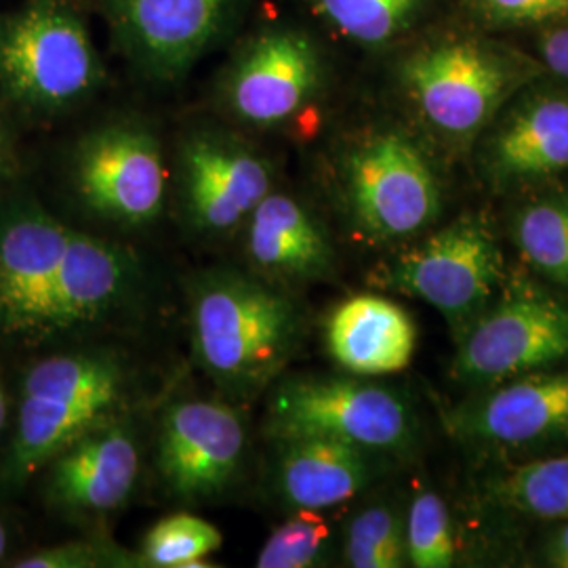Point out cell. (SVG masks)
Here are the masks:
<instances>
[{"mask_svg":"<svg viewBox=\"0 0 568 568\" xmlns=\"http://www.w3.org/2000/svg\"><path fill=\"white\" fill-rule=\"evenodd\" d=\"M234 0H112L124 51L145 74L173 81L220 37Z\"/></svg>","mask_w":568,"mask_h":568,"instance_id":"16","label":"cell"},{"mask_svg":"<svg viewBox=\"0 0 568 568\" xmlns=\"http://www.w3.org/2000/svg\"><path fill=\"white\" fill-rule=\"evenodd\" d=\"M323 61L314 41L293 28L248 42L225 79L224 100L239 121L274 126L297 114L321 87Z\"/></svg>","mask_w":568,"mask_h":568,"instance_id":"14","label":"cell"},{"mask_svg":"<svg viewBox=\"0 0 568 568\" xmlns=\"http://www.w3.org/2000/svg\"><path fill=\"white\" fill-rule=\"evenodd\" d=\"M344 183L354 222L379 241L424 232L443 209L440 183L424 152L396 131L354 143L345 154Z\"/></svg>","mask_w":568,"mask_h":568,"instance_id":"9","label":"cell"},{"mask_svg":"<svg viewBox=\"0 0 568 568\" xmlns=\"http://www.w3.org/2000/svg\"><path fill=\"white\" fill-rule=\"evenodd\" d=\"M192 345L206 375L234 396L262 392L300 339L295 304L239 272H213L192 291Z\"/></svg>","mask_w":568,"mask_h":568,"instance_id":"2","label":"cell"},{"mask_svg":"<svg viewBox=\"0 0 568 568\" xmlns=\"http://www.w3.org/2000/svg\"><path fill=\"white\" fill-rule=\"evenodd\" d=\"M220 528L192 514L163 518L143 537L142 567L190 568L222 548Z\"/></svg>","mask_w":568,"mask_h":568,"instance_id":"25","label":"cell"},{"mask_svg":"<svg viewBox=\"0 0 568 568\" xmlns=\"http://www.w3.org/2000/svg\"><path fill=\"white\" fill-rule=\"evenodd\" d=\"M487 495L493 504L523 516L568 520V453L495 474Z\"/></svg>","mask_w":568,"mask_h":568,"instance_id":"22","label":"cell"},{"mask_svg":"<svg viewBox=\"0 0 568 568\" xmlns=\"http://www.w3.org/2000/svg\"><path fill=\"white\" fill-rule=\"evenodd\" d=\"M478 164L495 187L532 185L568 171V89L525 84L488 122Z\"/></svg>","mask_w":568,"mask_h":568,"instance_id":"11","label":"cell"},{"mask_svg":"<svg viewBox=\"0 0 568 568\" xmlns=\"http://www.w3.org/2000/svg\"><path fill=\"white\" fill-rule=\"evenodd\" d=\"M457 544L447 504L436 490H419L406 514V560L410 567L455 565Z\"/></svg>","mask_w":568,"mask_h":568,"instance_id":"26","label":"cell"},{"mask_svg":"<svg viewBox=\"0 0 568 568\" xmlns=\"http://www.w3.org/2000/svg\"><path fill=\"white\" fill-rule=\"evenodd\" d=\"M539 63L556 79L568 82V21L549 26L539 39Z\"/></svg>","mask_w":568,"mask_h":568,"instance_id":"30","label":"cell"},{"mask_svg":"<svg viewBox=\"0 0 568 568\" xmlns=\"http://www.w3.org/2000/svg\"><path fill=\"white\" fill-rule=\"evenodd\" d=\"M4 164V138H2V131H0V169Z\"/></svg>","mask_w":568,"mask_h":568,"instance_id":"34","label":"cell"},{"mask_svg":"<svg viewBox=\"0 0 568 568\" xmlns=\"http://www.w3.org/2000/svg\"><path fill=\"white\" fill-rule=\"evenodd\" d=\"M426 4L427 0H314L316 11L342 37L366 47L403 37Z\"/></svg>","mask_w":568,"mask_h":568,"instance_id":"23","label":"cell"},{"mask_svg":"<svg viewBox=\"0 0 568 568\" xmlns=\"http://www.w3.org/2000/svg\"><path fill=\"white\" fill-rule=\"evenodd\" d=\"M18 568H102V567H142L140 556L124 554L110 544L100 541H70L55 548H44L30 556H23Z\"/></svg>","mask_w":568,"mask_h":568,"instance_id":"29","label":"cell"},{"mask_svg":"<svg viewBox=\"0 0 568 568\" xmlns=\"http://www.w3.org/2000/svg\"><path fill=\"white\" fill-rule=\"evenodd\" d=\"M541 63L499 42L448 32L415 47L398 79L417 116L450 145H469Z\"/></svg>","mask_w":568,"mask_h":568,"instance_id":"3","label":"cell"},{"mask_svg":"<svg viewBox=\"0 0 568 568\" xmlns=\"http://www.w3.org/2000/svg\"><path fill=\"white\" fill-rule=\"evenodd\" d=\"M72 182L82 203L122 225L154 222L166 196L163 148L138 122H112L87 133L72 156Z\"/></svg>","mask_w":568,"mask_h":568,"instance_id":"10","label":"cell"},{"mask_svg":"<svg viewBox=\"0 0 568 568\" xmlns=\"http://www.w3.org/2000/svg\"><path fill=\"white\" fill-rule=\"evenodd\" d=\"M326 345L335 363L354 375H392L410 363L417 328L400 305L377 295H358L331 314Z\"/></svg>","mask_w":568,"mask_h":568,"instance_id":"18","label":"cell"},{"mask_svg":"<svg viewBox=\"0 0 568 568\" xmlns=\"http://www.w3.org/2000/svg\"><path fill=\"white\" fill-rule=\"evenodd\" d=\"M246 222V251L260 272L291 281H310L331 272L328 239L295 199L270 192Z\"/></svg>","mask_w":568,"mask_h":568,"instance_id":"20","label":"cell"},{"mask_svg":"<svg viewBox=\"0 0 568 568\" xmlns=\"http://www.w3.org/2000/svg\"><path fill=\"white\" fill-rule=\"evenodd\" d=\"M180 187L190 224L227 232L272 192V171L246 143L217 131L192 133L180 152Z\"/></svg>","mask_w":568,"mask_h":568,"instance_id":"13","label":"cell"},{"mask_svg":"<svg viewBox=\"0 0 568 568\" xmlns=\"http://www.w3.org/2000/svg\"><path fill=\"white\" fill-rule=\"evenodd\" d=\"M246 429L224 403L185 400L161 424L156 466L164 487L183 501H201L230 487L243 466Z\"/></svg>","mask_w":568,"mask_h":568,"instance_id":"12","label":"cell"},{"mask_svg":"<svg viewBox=\"0 0 568 568\" xmlns=\"http://www.w3.org/2000/svg\"><path fill=\"white\" fill-rule=\"evenodd\" d=\"M265 429L274 440L323 436L371 453H400L415 440V419L403 396L356 379L284 382L267 405Z\"/></svg>","mask_w":568,"mask_h":568,"instance_id":"6","label":"cell"},{"mask_svg":"<svg viewBox=\"0 0 568 568\" xmlns=\"http://www.w3.org/2000/svg\"><path fill=\"white\" fill-rule=\"evenodd\" d=\"M511 234L532 270L568 288V190L528 201L516 213Z\"/></svg>","mask_w":568,"mask_h":568,"instance_id":"21","label":"cell"},{"mask_svg":"<svg viewBox=\"0 0 568 568\" xmlns=\"http://www.w3.org/2000/svg\"><path fill=\"white\" fill-rule=\"evenodd\" d=\"M331 535V525L318 509H297L267 537L257 554V567H318L326 560Z\"/></svg>","mask_w":568,"mask_h":568,"instance_id":"27","label":"cell"},{"mask_svg":"<svg viewBox=\"0 0 568 568\" xmlns=\"http://www.w3.org/2000/svg\"><path fill=\"white\" fill-rule=\"evenodd\" d=\"M7 415H9V406H7V398H4V389L0 386V438H2V432L7 426Z\"/></svg>","mask_w":568,"mask_h":568,"instance_id":"32","label":"cell"},{"mask_svg":"<svg viewBox=\"0 0 568 568\" xmlns=\"http://www.w3.org/2000/svg\"><path fill=\"white\" fill-rule=\"evenodd\" d=\"M504 274V253L487 220L462 215L398 255L386 284L434 305L462 331L495 300Z\"/></svg>","mask_w":568,"mask_h":568,"instance_id":"8","label":"cell"},{"mask_svg":"<svg viewBox=\"0 0 568 568\" xmlns=\"http://www.w3.org/2000/svg\"><path fill=\"white\" fill-rule=\"evenodd\" d=\"M102 61L65 0H32L0 16V95L26 114L53 116L84 102Z\"/></svg>","mask_w":568,"mask_h":568,"instance_id":"5","label":"cell"},{"mask_svg":"<svg viewBox=\"0 0 568 568\" xmlns=\"http://www.w3.org/2000/svg\"><path fill=\"white\" fill-rule=\"evenodd\" d=\"M471 16L487 28L560 26L568 21V0H466Z\"/></svg>","mask_w":568,"mask_h":568,"instance_id":"28","label":"cell"},{"mask_svg":"<svg viewBox=\"0 0 568 568\" xmlns=\"http://www.w3.org/2000/svg\"><path fill=\"white\" fill-rule=\"evenodd\" d=\"M448 432L483 447H539L568 438V368L520 375L450 408Z\"/></svg>","mask_w":568,"mask_h":568,"instance_id":"15","label":"cell"},{"mask_svg":"<svg viewBox=\"0 0 568 568\" xmlns=\"http://www.w3.org/2000/svg\"><path fill=\"white\" fill-rule=\"evenodd\" d=\"M138 255L39 204L0 213V333L42 344L108 325L142 295Z\"/></svg>","mask_w":568,"mask_h":568,"instance_id":"1","label":"cell"},{"mask_svg":"<svg viewBox=\"0 0 568 568\" xmlns=\"http://www.w3.org/2000/svg\"><path fill=\"white\" fill-rule=\"evenodd\" d=\"M4 549H7V530H4V525L0 523V560L4 556Z\"/></svg>","mask_w":568,"mask_h":568,"instance_id":"33","label":"cell"},{"mask_svg":"<svg viewBox=\"0 0 568 568\" xmlns=\"http://www.w3.org/2000/svg\"><path fill=\"white\" fill-rule=\"evenodd\" d=\"M344 556L354 568L405 567L406 518L389 504L358 511L345 530Z\"/></svg>","mask_w":568,"mask_h":568,"instance_id":"24","label":"cell"},{"mask_svg":"<svg viewBox=\"0 0 568 568\" xmlns=\"http://www.w3.org/2000/svg\"><path fill=\"white\" fill-rule=\"evenodd\" d=\"M568 363V305L530 286H514L462 328L453 373L495 386Z\"/></svg>","mask_w":568,"mask_h":568,"instance_id":"7","label":"cell"},{"mask_svg":"<svg viewBox=\"0 0 568 568\" xmlns=\"http://www.w3.org/2000/svg\"><path fill=\"white\" fill-rule=\"evenodd\" d=\"M126 373L110 352H70L32 366L21 384L4 480L21 485L91 429L119 419Z\"/></svg>","mask_w":568,"mask_h":568,"instance_id":"4","label":"cell"},{"mask_svg":"<svg viewBox=\"0 0 568 568\" xmlns=\"http://www.w3.org/2000/svg\"><path fill=\"white\" fill-rule=\"evenodd\" d=\"M276 488L293 509H326L339 506L375 476L373 455L366 448L323 436L281 438Z\"/></svg>","mask_w":568,"mask_h":568,"instance_id":"19","label":"cell"},{"mask_svg":"<svg viewBox=\"0 0 568 568\" xmlns=\"http://www.w3.org/2000/svg\"><path fill=\"white\" fill-rule=\"evenodd\" d=\"M47 467V493L58 508L103 516L121 508L140 478L138 438L119 417L63 448Z\"/></svg>","mask_w":568,"mask_h":568,"instance_id":"17","label":"cell"},{"mask_svg":"<svg viewBox=\"0 0 568 568\" xmlns=\"http://www.w3.org/2000/svg\"><path fill=\"white\" fill-rule=\"evenodd\" d=\"M546 562L549 567L568 568V520L551 532L546 544Z\"/></svg>","mask_w":568,"mask_h":568,"instance_id":"31","label":"cell"}]
</instances>
